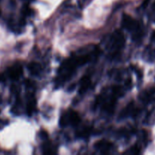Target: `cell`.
Returning <instances> with one entry per match:
<instances>
[{
	"label": "cell",
	"mask_w": 155,
	"mask_h": 155,
	"mask_svg": "<svg viewBox=\"0 0 155 155\" xmlns=\"http://www.w3.org/2000/svg\"><path fill=\"white\" fill-rule=\"evenodd\" d=\"M81 121L80 116L74 110H68L61 116L59 124L61 127H66L68 125H77Z\"/></svg>",
	"instance_id": "obj_1"
},
{
	"label": "cell",
	"mask_w": 155,
	"mask_h": 155,
	"mask_svg": "<svg viewBox=\"0 0 155 155\" xmlns=\"http://www.w3.org/2000/svg\"><path fill=\"white\" fill-rule=\"evenodd\" d=\"M111 42V48L112 49L114 50L115 52L117 51H119L121 48H123L125 45V36L122 31L120 30H115L113 33H112V36L110 39Z\"/></svg>",
	"instance_id": "obj_2"
},
{
	"label": "cell",
	"mask_w": 155,
	"mask_h": 155,
	"mask_svg": "<svg viewBox=\"0 0 155 155\" xmlns=\"http://www.w3.org/2000/svg\"><path fill=\"white\" fill-rule=\"evenodd\" d=\"M122 24L124 28L128 30L130 32H134L135 35L138 34L139 30V24L135 19L128 15H123L122 19Z\"/></svg>",
	"instance_id": "obj_3"
},
{
	"label": "cell",
	"mask_w": 155,
	"mask_h": 155,
	"mask_svg": "<svg viewBox=\"0 0 155 155\" xmlns=\"http://www.w3.org/2000/svg\"><path fill=\"white\" fill-rule=\"evenodd\" d=\"M23 74V69L21 65L15 64L10 68L8 71V74L11 79L14 80H18Z\"/></svg>",
	"instance_id": "obj_4"
},
{
	"label": "cell",
	"mask_w": 155,
	"mask_h": 155,
	"mask_svg": "<svg viewBox=\"0 0 155 155\" xmlns=\"http://www.w3.org/2000/svg\"><path fill=\"white\" fill-rule=\"evenodd\" d=\"M112 147V144L110 142H109V141L104 140V139L98 141L95 144L96 149L99 150V151H100L103 153L108 152V151H109Z\"/></svg>",
	"instance_id": "obj_5"
},
{
	"label": "cell",
	"mask_w": 155,
	"mask_h": 155,
	"mask_svg": "<svg viewBox=\"0 0 155 155\" xmlns=\"http://www.w3.org/2000/svg\"><path fill=\"white\" fill-rule=\"evenodd\" d=\"M91 84V79L88 76H84L82 77V79L80 81V86H79V92L81 94L84 93L87 90L90 88Z\"/></svg>",
	"instance_id": "obj_6"
},
{
	"label": "cell",
	"mask_w": 155,
	"mask_h": 155,
	"mask_svg": "<svg viewBox=\"0 0 155 155\" xmlns=\"http://www.w3.org/2000/svg\"><path fill=\"white\" fill-rule=\"evenodd\" d=\"M135 112V107H134V104L132 102L129 103L126 107L122 110V113L120 114V117L121 118H125L127 117L131 116V115L133 114V113Z\"/></svg>",
	"instance_id": "obj_7"
},
{
	"label": "cell",
	"mask_w": 155,
	"mask_h": 155,
	"mask_svg": "<svg viewBox=\"0 0 155 155\" xmlns=\"http://www.w3.org/2000/svg\"><path fill=\"white\" fill-rule=\"evenodd\" d=\"M27 68H28L30 74H33V75H39L41 72V70H42L40 65L38 63H35V62H31V63L29 64Z\"/></svg>",
	"instance_id": "obj_8"
},
{
	"label": "cell",
	"mask_w": 155,
	"mask_h": 155,
	"mask_svg": "<svg viewBox=\"0 0 155 155\" xmlns=\"http://www.w3.org/2000/svg\"><path fill=\"white\" fill-rule=\"evenodd\" d=\"M35 107H36V100L33 97H30L29 98L28 101H27V111L28 113V114H31L35 110Z\"/></svg>",
	"instance_id": "obj_9"
},
{
	"label": "cell",
	"mask_w": 155,
	"mask_h": 155,
	"mask_svg": "<svg viewBox=\"0 0 155 155\" xmlns=\"http://www.w3.org/2000/svg\"><path fill=\"white\" fill-rule=\"evenodd\" d=\"M91 132L92 131H91V129L90 127H86V128L82 129L81 131H79L78 133V136L79 137H87L89 135H91Z\"/></svg>",
	"instance_id": "obj_10"
},
{
	"label": "cell",
	"mask_w": 155,
	"mask_h": 155,
	"mask_svg": "<svg viewBox=\"0 0 155 155\" xmlns=\"http://www.w3.org/2000/svg\"><path fill=\"white\" fill-rule=\"evenodd\" d=\"M22 12H23V14H24V15H26V16H27V15H30V12H31V9L29 8V6L26 5V6H24V8H23Z\"/></svg>",
	"instance_id": "obj_11"
},
{
	"label": "cell",
	"mask_w": 155,
	"mask_h": 155,
	"mask_svg": "<svg viewBox=\"0 0 155 155\" xmlns=\"http://www.w3.org/2000/svg\"><path fill=\"white\" fill-rule=\"evenodd\" d=\"M139 152L140 148L139 147H138L137 145H135V146H133L131 148V153H132V154H138Z\"/></svg>",
	"instance_id": "obj_12"
},
{
	"label": "cell",
	"mask_w": 155,
	"mask_h": 155,
	"mask_svg": "<svg viewBox=\"0 0 155 155\" xmlns=\"http://www.w3.org/2000/svg\"><path fill=\"white\" fill-rule=\"evenodd\" d=\"M149 2H150V0H144V2H143L142 6H143V7H144V8H146L147 5H148Z\"/></svg>",
	"instance_id": "obj_13"
},
{
	"label": "cell",
	"mask_w": 155,
	"mask_h": 155,
	"mask_svg": "<svg viewBox=\"0 0 155 155\" xmlns=\"http://www.w3.org/2000/svg\"><path fill=\"white\" fill-rule=\"evenodd\" d=\"M126 86H128V87H131V86H132V81H131L130 79H129V80H127V82H126Z\"/></svg>",
	"instance_id": "obj_14"
},
{
	"label": "cell",
	"mask_w": 155,
	"mask_h": 155,
	"mask_svg": "<svg viewBox=\"0 0 155 155\" xmlns=\"http://www.w3.org/2000/svg\"><path fill=\"white\" fill-rule=\"evenodd\" d=\"M154 7H155V2H154Z\"/></svg>",
	"instance_id": "obj_15"
}]
</instances>
